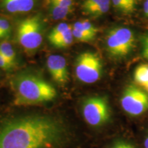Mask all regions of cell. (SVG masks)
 <instances>
[{
    "instance_id": "6da1fadb",
    "label": "cell",
    "mask_w": 148,
    "mask_h": 148,
    "mask_svg": "<svg viewBox=\"0 0 148 148\" xmlns=\"http://www.w3.org/2000/svg\"><path fill=\"white\" fill-rule=\"evenodd\" d=\"M67 127L54 116L29 114L0 121V148H62Z\"/></svg>"
},
{
    "instance_id": "7a4b0ae2",
    "label": "cell",
    "mask_w": 148,
    "mask_h": 148,
    "mask_svg": "<svg viewBox=\"0 0 148 148\" xmlns=\"http://www.w3.org/2000/svg\"><path fill=\"white\" fill-rule=\"evenodd\" d=\"M14 103L16 106H30L52 101L56 97V88L41 77L31 73L18 74L12 79Z\"/></svg>"
},
{
    "instance_id": "3957f363",
    "label": "cell",
    "mask_w": 148,
    "mask_h": 148,
    "mask_svg": "<svg viewBox=\"0 0 148 148\" xmlns=\"http://www.w3.org/2000/svg\"><path fill=\"white\" fill-rule=\"evenodd\" d=\"M18 43L27 51L36 50L42 41V24L40 15L29 16L18 23L16 29Z\"/></svg>"
},
{
    "instance_id": "277c9868",
    "label": "cell",
    "mask_w": 148,
    "mask_h": 148,
    "mask_svg": "<svg viewBox=\"0 0 148 148\" xmlns=\"http://www.w3.org/2000/svg\"><path fill=\"white\" fill-rule=\"evenodd\" d=\"M134 42L133 32L127 27L111 29L106 36L107 51L114 58H123L128 55L134 47Z\"/></svg>"
},
{
    "instance_id": "5b68a950",
    "label": "cell",
    "mask_w": 148,
    "mask_h": 148,
    "mask_svg": "<svg viewBox=\"0 0 148 148\" xmlns=\"http://www.w3.org/2000/svg\"><path fill=\"white\" fill-rule=\"evenodd\" d=\"M76 77L80 82L92 84L100 79L102 63L97 53L85 51L77 57L75 64Z\"/></svg>"
},
{
    "instance_id": "8992f818",
    "label": "cell",
    "mask_w": 148,
    "mask_h": 148,
    "mask_svg": "<svg viewBox=\"0 0 148 148\" xmlns=\"http://www.w3.org/2000/svg\"><path fill=\"white\" fill-rule=\"evenodd\" d=\"M108 99L101 96L88 97L82 103V115L85 121L93 127L104 125L110 118Z\"/></svg>"
},
{
    "instance_id": "52a82bcc",
    "label": "cell",
    "mask_w": 148,
    "mask_h": 148,
    "mask_svg": "<svg viewBox=\"0 0 148 148\" xmlns=\"http://www.w3.org/2000/svg\"><path fill=\"white\" fill-rule=\"evenodd\" d=\"M121 105L130 115H140L148 110V93L135 85L130 84L123 90Z\"/></svg>"
},
{
    "instance_id": "ba28073f",
    "label": "cell",
    "mask_w": 148,
    "mask_h": 148,
    "mask_svg": "<svg viewBox=\"0 0 148 148\" xmlns=\"http://www.w3.org/2000/svg\"><path fill=\"white\" fill-rule=\"evenodd\" d=\"M47 66L51 78L60 85L65 84L69 80V72L65 58L60 55H51L47 60Z\"/></svg>"
},
{
    "instance_id": "9c48e42d",
    "label": "cell",
    "mask_w": 148,
    "mask_h": 148,
    "mask_svg": "<svg viewBox=\"0 0 148 148\" xmlns=\"http://www.w3.org/2000/svg\"><path fill=\"white\" fill-rule=\"evenodd\" d=\"M36 0H0V6L10 13H22L31 11Z\"/></svg>"
},
{
    "instance_id": "30bf717a",
    "label": "cell",
    "mask_w": 148,
    "mask_h": 148,
    "mask_svg": "<svg viewBox=\"0 0 148 148\" xmlns=\"http://www.w3.org/2000/svg\"><path fill=\"white\" fill-rule=\"evenodd\" d=\"M46 2H47L48 8H49V14H50L51 18L55 20L62 19V18L66 17L72 10V8H64V7L56 4L54 3L49 2V1H46Z\"/></svg>"
},
{
    "instance_id": "8fae6325",
    "label": "cell",
    "mask_w": 148,
    "mask_h": 148,
    "mask_svg": "<svg viewBox=\"0 0 148 148\" xmlns=\"http://www.w3.org/2000/svg\"><path fill=\"white\" fill-rule=\"evenodd\" d=\"M134 79L138 85L144 87L148 82V64L138 65L134 73Z\"/></svg>"
},
{
    "instance_id": "7c38bea8",
    "label": "cell",
    "mask_w": 148,
    "mask_h": 148,
    "mask_svg": "<svg viewBox=\"0 0 148 148\" xmlns=\"http://www.w3.org/2000/svg\"><path fill=\"white\" fill-rule=\"evenodd\" d=\"M72 28L90 35L93 38H95L97 33V29L95 27V25L86 20L75 22L73 25Z\"/></svg>"
},
{
    "instance_id": "4fadbf2b",
    "label": "cell",
    "mask_w": 148,
    "mask_h": 148,
    "mask_svg": "<svg viewBox=\"0 0 148 148\" xmlns=\"http://www.w3.org/2000/svg\"><path fill=\"white\" fill-rule=\"evenodd\" d=\"M0 53L14 66L16 64V55L12 46L9 42H0Z\"/></svg>"
},
{
    "instance_id": "5bb4252c",
    "label": "cell",
    "mask_w": 148,
    "mask_h": 148,
    "mask_svg": "<svg viewBox=\"0 0 148 148\" xmlns=\"http://www.w3.org/2000/svg\"><path fill=\"white\" fill-rule=\"evenodd\" d=\"M110 2L111 0H99L97 4L87 11L86 14H87L88 15L95 16V17L101 16L102 14L106 13L109 10Z\"/></svg>"
},
{
    "instance_id": "9a60e30c",
    "label": "cell",
    "mask_w": 148,
    "mask_h": 148,
    "mask_svg": "<svg viewBox=\"0 0 148 148\" xmlns=\"http://www.w3.org/2000/svg\"><path fill=\"white\" fill-rule=\"evenodd\" d=\"M71 28V27L69 24L65 23H59L58 25H57L51 29V31L48 35V40H49V43L51 44L53 42L58 40Z\"/></svg>"
},
{
    "instance_id": "2e32d148",
    "label": "cell",
    "mask_w": 148,
    "mask_h": 148,
    "mask_svg": "<svg viewBox=\"0 0 148 148\" xmlns=\"http://www.w3.org/2000/svg\"><path fill=\"white\" fill-rule=\"evenodd\" d=\"M73 38V34H72V28H71L67 32H66L63 36H61L56 41L53 42L51 45H53V47L58 48V49L66 48L71 45Z\"/></svg>"
},
{
    "instance_id": "e0dca14e",
    "label": "cell",
    "mask_w": 148,
    "mask_h": 148,
    "mask_svg": "<svg viewBox=\"0 0 148 148\" xmlns=\"http://www.w3.org/2000/svg\"><path fill=\"white\" fill-rule=\"evenodd\" d=\"M115 8L123 13H131L134 10L136 5L132 4L126 0H111Z\"/></svg>"
},
{
    "instance_id": "ac0fdd59",
    "label": "cell",
    "mask_w": 148,
    "mask_h": 148,
    "mask_svg": "<svg viewBox=\"0 0 148 148\" xmlns=\"http://www.w3.org/2000/svg\"><path fill=\"white\" fill-rule=\"evenodd\" d=\"M11 25L8 20L0 18V39H5L10 36Z\"/></svg>"
},
{
    "instance_id": "d6986e66",
    "label": "cell",
    "mask_w": 148,
    "mask_h": 148,
    "mask_svg": "<svg viewBox=\"0 0 148 148\" xmlns=\"http://www.w3.org/2000/svg\"><path fill=\"white\" fill-rule=\"evenodd\" d=\"M72 34H73V38L79 42H87L94 39L93 37L90 36V35L86 34L84 32H82L80 31L76 30V29H74L73 28H72Z\"/></svg>"
},
{
    "instance_id": "ffe728a7",
    "label": "cell",
    "mask_w": 148,
    "mask_h": 148,
    "mask_svg": "<svg viewBox=\"0 0 148 148\" xmlns=\"http://www.w3.org/2000/svg\"><path fill=\"white\" fill-rule=\"evenodd\" d=\"M46 1L54 3L56 4L64 7V8H72L74 3V0H46Z\"/></svg>"
},
{
    "instance_id": "44dd1931",
    "label": "cell",
    "mask_w": 148,
    "mask_h": 148,
    "mask_svg": "<svg viewBox=\"0 0 148 148\" xmlns=\"http://www.w3.org/2000/svg\"><path fill=\"white\" fill-rule=\"evenodd\" d=\"M142 55L148 60V34L143 36L141 39Z\"/></svg>"
},
{
    "instance_id": "7402d4cb",
    "label": "cell",
    "mask_w": 148,
    "mask_h": 148,
    "mask_svg": "<svg viewBox=\"0 0 148 148\" xmlns=\"http://www.w3.org/2000/svg\"><path fill=\"white\" fill-rule=\"evenodd\" d=\"M99 1V0H84L82 3V9L85 13L97 5Z\"/></svg>"
},
{
    "instance_id": "603a6c76",
    "label": "cell",
    "mask_w": 148,
    "mask_h": 148,
    "mask_svg": "<svg viewBox=\"0 0 148 148\" xmlns=\"http://www.w3.org/2000/svg\"><path fill=\"white\" fill-rule=\"evenodd\" d=\"M14 66L11 64L8 60L4 58V56L0 53V68L5 70V71H10L13 69Z\"/></svg>"
},
{
    "instance_id": "cb8c5ba5",
    "label": "cell",
    "mask_w": 148,
    "mask_h": 148,
    "mask_svg": "<svg viewBox=\"0 0 148 148\" xmlns=\"http://www.w3.org/2000/svg\"><path fill=\"white\" fill-rule=\"evenodd\" d=\"M110 148H136L131 143H127L124 140H118L113 143Z\"/></svg>"
},
{
    "instance_id": "d4e9b609",
    "label": "cell",
    "mask_w": 148,
    "mask_h": 148,
    "mask_svg": "<svg viewBox=\"0 0 148 148\" xmlns=\"http://www.w3.org/2000/svg\"><path fill=\"white\" fill-rule=\"evenodd\" d=\"M144 12H145V14L146 16L148 17V0H145V2H144Z\"/></svg>"
},
{
    "instance_id": "484cf974",
    "label": "cell",
    "mask_w": 148,
    "mask_h": 148,
    "mask_svg": "<svg viewBox=\"0 0 148 148\" xmlns=\"http://www.w3.org/2000/svg\"><path fill=\"white\" fill-rule=\"evenodd\" d=\"M144 147H145V148H148V134L145 137V140H144Z\"/></svg>"
},
{
    "instance_id": "4316f807",
    "label": "cell",
    "mask_w": 148,
    "mask_h": 148,
    "mask_svg": "<svg viewBox=\"0 0 148 148\" xmlns=\"http://www.w3.org/2000/svg\"><path fill=\"white\" fill-rule=\"evenodd\" d=\"M126 1H129V2L132 3V4H134V5H136V3H137V0H126Z\"/></svg>"
},
{
    "instance_id": "83f0119b",
    "label": "cell",
    "mask_w": 148,
    "mask_h": 148,
    "mask_svg": "<svg viewBox=\"0 0 148 148\" xmlns=\"http://www.w3.org/2000/svg\"><path fill=\"white\" fill-rule=\"evenodd\" d=\"M143 88H145V90H146V91H147V93H148V82L147 83V84H145V86H144Z\"/></svg>"
}]
</instances>
